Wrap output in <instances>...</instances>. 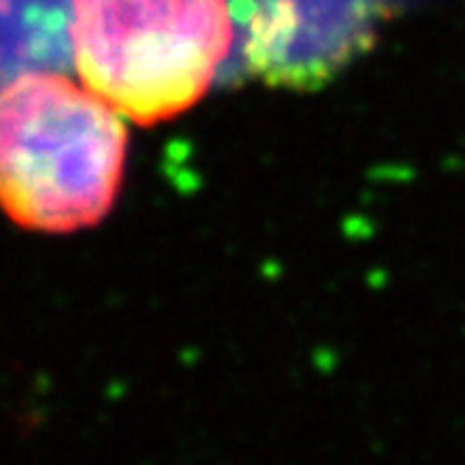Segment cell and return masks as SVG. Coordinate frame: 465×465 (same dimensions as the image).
Segmentation results:
<instances>
[{"label": "cell", "mask_w": 465, "mask_h": 465, "mask_svg": "<svg viewBox=\"0 0 465 465\" xmlns=\"http://www.w3.org/2000/svg\"><path fill=\"white\" fill-rule=\"evenodd\" d=\"M126 160L121 113L54 71L0 90V208L17 224L71 232L102 222Z\"/></svg>", "instance_id": "cell-1"}, {"label": "cell", "mask_w": 465, "mask_h": 465, "mask_svg": "<svg viewBox=\"0 0 465 465\" xmlns=\"http://www.w3.org/2000/svg\"><path fill=\"white\" fill-rule=\"evenodd\" d=\"M79 79L135 124L193 107L232 43L227 0H71Z\"/></svg>", "instance_id": "cell-2"}, {"label": "cell", "mask_w": 465, "mask_h": 465, "mask_svg": "<svg viewBox=\"0 0 465 465\" xmlns=\"http://www.w3.org/2000/svg\"><path fill=\"white\" fill-rule=\"evenodd\" d=\"M236 12L263 79L317 84L373 40L384 0H236Z\"/></svg>", "instance_id": "cell-3"}]
</instances>
